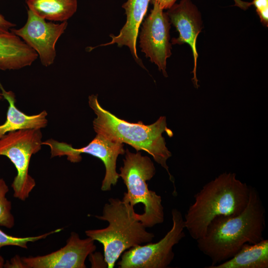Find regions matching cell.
<instances>
[{
	"label": "cell",
	"instance_id": "18",
	"mask_svg": "<svg viewBox=\"0 0 268 268\" xmlns=\"http://www.w3.org/2000/svg\"><path fill=\"white\" fill-rule=\"evenodd\" d=\"M8 191L5 181L0 178V226L11 228L14 225L15 221L11 212V202L6 197Z\"/></svg>",
	"mask_w": 268,
	"mask_h": 268
},
{
	"label": "cell",
	"instance_id": "14",
	"mask_svg": "<svg viewBox=\"0 0 268 268\" xmlns=\"http://www.w3.org/2000/svg\"><path fill=\"white\" fill-rule=\"evenodd\" d=\"M38 57L32 48L12 32L0 34V69L17 70L30 66Z\"/></svg>",
	"mask_w": 268,
	"mask_h": 268
},
{
	"label": "cell",
	"instance_id": "2",
	"mask_svg": "<svg viewBox=\"0 0 268 268\" xmlns=\"http://www.w3.org/2000/svg\"><path fill=\"white\" fill-rule=\"evenodd\" d=\"M236 174L224 173L204 185L194 195L195 201L185 215V225L197 240L205 235L207 226L217 216L241 213L249 200V186L236 179Z\"/></svg>",
	"mask_w": 268,
	"mask_h": 268
},
{
	"label": "cell",
	"instance_id": "7",
	"mask_svg": "<svg viewBox=\"0 0 268 268\" xmlns=\"http://www.w3.org/2000/svg\"><path fill=\"white\" fill-rule=\"evenodd\" d=\"M171 229L159 241L137 245L124 252L117 265L120 268H166L174 258L173 247L185 237V221L181 211L172 210Z\"/></svg>",
	"mask_w": 268,
	"mask_h": 268
},
{
	"label": "cell",
	"instance_id": "16",
	"mask_svg": "<svg viewBox=\"0 0 268 268\" xmlns=\"http://www.w3.org/2000/svg\"><path fill=\"white\" fill-rule=\"evenodd\" d=\"M206 268H268V240L255 244H244L231 258Z\"/></svg>",
	"mask_w": 268,
	"mask_h": 268
},
{
	"label": "cell",
	"instance_id": "9",
	"mask_svg": "<svg viewBox=\"0 0 268 268\" xmlns=\"http://www.w3.org/2000/svg\"><path fill=\"white\" fill-rule=\"evenodd\" d=\"M153 8L142 23L139 36L141 51L156 65L163 74L167 76V59L171 55L170 43V21L155 0H151Z\"/></svg>",
	"mask_w": 268,
	"mask_h": 268
},
{
	"label": "cell",
	"instance_id": "8",
	"mask_svg": "<svg viewBox=\"0 0 268 268\" xmlns=\"http://www.w3.org/2000/svg\"><path fill=\"white\" fill-rule=\"evenodd\" d=\"M42 143V145L50 147L51 158L67 156L68 161L76 163L81 161L80 154L87 153L101 159L106 170L101 188L103 191L111 190L112 186L116 184L120 177L119 174L116 172V162L118 156L125 153L123 143L113 140L99 134H97L88 145L80 148H73L66 142L52 138Z\"/></svg>",
	"mask_w": 268,
	"mask_h": 268
},
{
	"label": "cell",
	"instance_id": "1",
	"mask_svg": "<svg viewBox=\"0 0 268 268\" xmlns=\"http://www.w3.org/2000/svg\"><path fill=\"white\" fill-rule=\"evenodd\" d=\"M265 208L258 191L249 186L248 203L235 216H217L208 224L197 247L208 257L213 266L233 257L246 243L255 244L264 239Z\"/></svg>",
	"mask_w": 268,
	"mask_h": 268
},
{
	"label": "cell",
	"instance_id": "13",
	"mask_svg": "<svg viewBox=\"0 0 268 268\" xmlns=\"http://www.w3.org/2000/svg\"><path fill=\"white\" fill-rule=\"evenodd\" d=\"M150 0H127L122 5L126 11L127 20L117 36L110 35L111 42L102 45L117 44L119 47L127 46L136 60L139 63L137 55L136 42L140 25L144 17Z\"/></svg>",
	"mask_w": 268,
	"mask_h": 268
},
{
	"label": "cell",
	"instance_id": "24",
	"mask_svg": "<svg viewBox=\"0 0 268 268\" xmlns=\"http://www.w3.org/2000/svg\"><path fill=\"white\" fill-rule=\"evenodd\" d=\"M4 263V261L3 257L0 255V268H3Z\"/></svg>",
	"mask_w": 268,
	"mask_h": 268
},
{
	"label": "cell",
	"instance_id": "20",
	"mask_svg": "<svg viewBox=\"0 0 268 268\" xmlns=\"http://www.w3.org/2000/svg\"><path fill=\"white\" fill-rule=\"evenodd\" d=\"M252 2L256 7L261 22L263 25L268 26V0H253Z\"/></svg>",
	"mask_w": 268,
	"mask_h": 268
},
{
	"label": "cell",
	"instance_id": "15",
	"mask_svg": "<svg viewBox=\"0 0 268 268\" xmlns=\"http://www.w3.org/2000/svg\"><path fill=\"white\" fill-rule=\"evenodd\" d=\"M0 89L4 98L8 102L6 120L0 125V138L9 132L26 129H41L48 124L47 112L27 115L18 109L15 105V95L11 91H6L0 83Z\"/></svg>",
	"mask_w": 268,
	"mask_h": 268
},
{
	"label": "cell",
	"instance_id": "4",
	"mask_svg": "<svg viewBox=\"0 0 268 268\" xmlns=\"http://www.w3.org/2000/svg\"><path fill=\"white\" fill-rule=\"evenodd\" d=\"M108 201L103 207L102 215L95 217L108 221L109 225L85 232L88 237L103 245L107 267L113 268L125 251L151 242L154 234L147 232L137 219L134 206L117 198H110Z\"/></svg>",
	"mask_w": 268,
	"mask_h": 268
},
{
	"label": "cell",
	"instance_id": "22",
	"mask_svg": "<svg viewBox=\"0 0 268 268\" xmlns=\"http://www.w3.org/2000/svg\"><path fill=\"white\" fill-rule=\"evenodd\" d=\"M160 7L163 9H168L170 8L174 3L176 0H155Z\"/></svg>",
	"mask_w": 268,
	"mask_h": 268
},
{
	"label": "cell",
	"instance_id": "3",
	"mask_svg": "<svg viewBox=\"0 0 268 268\" xmlns=\"http://www.w3.org/2000/svg\"><path fill=\"white\" fill-rule=\"evenodd\" d=\"M88 103L97 116L93 121V129L96 134L113 140L127 143L137 151L143 150L150 154L168 172L170 180L174 184V194H176L174 179L166 163L171 153L166 146L165 139L162 136L164 132H167L169 136L173 135L172 131L167 127L166 117L161 116L149 125H144L141 121L130 123L103 109L99 103L97 95L89 96Z\"/></svg>",
	"mask_w": 268,
	"mask_h": 268
},
{
	"label": "cell",
	"instance_id": "19",
	"mask_svg": "<svg viewBox=\"0 0 268 268\" xmlns=\"http://www.w3.org/2000/svg\"><path fill=\"white\" fill-rule=\"evenodd\" d=\"M62 229V228L57 229L38 236L26 237L12 236L0 229V250L2 247L7 246H15L26 249L27 248V244L29 242H34L45 239L51 234L61 231Z\"/></svg>",
	"mask_w": 268,
	"mask_h": 268
},
{
	"label": "cell",
	"instance_id": "10",
	"mask_svg": "<svg viewBox=\"0 0 268 268\" xmlns=\"http://www.w3.org/2000/svg\"><path fill=\"white\" fill-rule=\"evenodd\" d=\"M67 26V21L58 24L46 22L28 9L25 25L18 29H11L10 31L37 53L44 66L48 67L54 62L56 44Z\"/></svg>",
	"mask_w": 268,
	"mask_h": 268
},
{
	"label": "cell",
	"instance_id": "6",
	"mask_svg": "<svg viewBox=\"0 0 268 268\" xmlns=\"http://www.w3.org/2000/svg\"><path fill=\"white\" fill-rule=\"evenodd\" d=\"M41 129H26L9 132L0 138V156L7 157L15 166L17 175L11 184L13 197L27 199L36 182L29 174L31 156L42 147Z\"/></svg>",
	"mask_w": 268,
	"mask_h": 268
},
{
	"label": "cell",
	"instance_id": "5",
	"mask_svg": "<svg viewBox=\"0 0 268 268\" xmlns=\"http://www.w3.org/2000/svg\"><path fill=\"white\" fill-rule=\"evenodd\" d=\"M125 152L124 166L120 168L119 174L127 188L122 201L132 206L139 203L144 205V212L137 213L136 217L146 228L163 223L164 214L162 198L155 192L149 190L146 183L155 173L153 162L138 151L134 153L127 149Z\"/></svg>",
	"mask_w": 268,
	"mask_h": 268
},
{
	"label": "cell",
	"instance_id": "21",
	"mask_svg": "<svg viewBox=\"0 0 268 268\" xmlns=\"http://www.w3.org/2000/svg\"><path fill=\"white\" fill-rule=\"evenodd\" d=\"M15 25L5 19L4 17L0 13V34L10 32L12 28Z\"/></svg>",
	"mask_w": 268,
	"mask_h": 268
},
{
	"label": "cell",
	"instance_id": "23",
	"mask_svg": "<svg viewBox=\"0 0 268 268\" xmlns=\"http://www.w3.org/2000/svg\"><path fill=\"white\" fill-rule=\"evenodd\" d=\"M235 2V5L243 10H246L249 6L252 5V2L242 1L241 0H233Z\"/></svg>",
	"mask_w": 268,
	"mask_h": 268
},
{
	"label": "cell",
	"instance_id": "12",
	"mask_svg": "<svg viewBox=\"0 0 268 268\" xmlns=\"http://www.w3.org/2000/svg\"><path fill=\"white\" fill-rule=\"evenodd\" d=\"M168 9L166 13L170 21L179 34L178 38L172 39V44L181 45L186 43L191 48L194 61L193 80L195 86L198 88L199 81L196 76V69L198 54L196 42L202 28L200 12L191 0H182L179 3H174Z\"/></svg>",
	"mask_w": 268,
	"mask_h": 268
},
{
	"label": "cell",
	"instance_id": "17",
	"mask_svg": "<svg viewBox=\"0 0 268 268\" xmlns=\"http://www.w3.org/2000/svg\"><path fill=\"white\" fill-rule=\"evenodd\" d=\"M26 2L34 14L53 21H67L77 8V0H26Z\"/></svg>",
	"mask_w": 268,
	"mask_h": 268
},
{
	"label": "cell",
	"instance_id": "11",
	"mask_svg": "<svg viewBox=\"0 0 268 268\" xmlns=\"http://www.w3.org/2000/svg\"><path fill=\"white\" fill-rule=\"evenodd\" d=\"M96 249L93 239H81L72 232L66 245L57 251L43 256L20 257V268H85L86 258Z\"/></svg>",
	"mask_w": 268,
	"mask_h": 268
},
{
	"label": "cell",
	"instance_id": "25",
	"mask_svg": "<svg viewBox=\"0 0 268 268\" xmlns=\"http://www.w3.org/2000/svg\"><path fill=\"white\" fill-rule=\"evenodd\" d=\"M3 98L2 93H0V100H1Z\"/></svg>",
	"mask_w": 268,
	"mask_h": 268
}]
</instances>
